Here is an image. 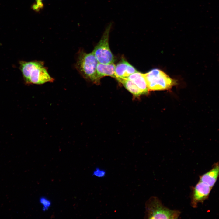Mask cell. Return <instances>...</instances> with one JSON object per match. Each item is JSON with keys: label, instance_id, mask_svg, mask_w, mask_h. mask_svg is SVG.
I'll list each match as a JSON object with an SVG mask.
<instances>
[{"label": "cell", "instance_id": "6da1fadb", "mask_svg": "<svg viewBox=\"0 0 219 219\" xmlns=\"http://www.w3.org/2000/svg\"><path fill=\"white\" fill-rule=\"evenodd\" d=\"M19 64L25 83L27 85H42L53 82L54 80L49 75L42 61H20Z\"/></svg>", "mask_w": 219, "mask_h": 219}, {"label": "cell", "instance_id": "7a4b0ae2", "mask_svg": "<svg viewBox=\"0 0 219 219\" xmlns=\"http://www.w3.org/2000/svg\"><path fill=\"white\" fill-rule=\"evenodd\" d=\"M98 63L92 52L87 53L81 50L78 54L75 67L84 78L98 85L100 82L96 73Z\"/></svg>", "mask_w": 219, "mask_h": 219}, {"label": "cell", "instance_id": "3957f363", "mask_svg": "<svg viewBox=\"0 0 219 219\" xmlns=\"http://www.w3.org/2000/svg\"><path fill=\"white\" fill-rule=\"evenodd\" d=\"M146 217L148 219H177L180 212L165 206L157 197L152 196L146 204Z\"/></svg>", "mask_w": 219, "mask_h": 219}, {"label": "cell", "instance_id": "277c9868", "mask_svg": "<svg viewBox=\"0 0 219 219\" xmlns=\"http://www.w3.org/2000/svg\"><path fill=\"white\" fill-rule=\"evenodd\" d=\"M113 26V22L107 24L100 40L92 52L99 63L109 64L114 61V57L109 44V33Z\"/></svg>", "mask_w": 219, "mask_h": 219}, {"label": "cell", "instance_id": "5b68a950", "mask_svg": "<svg viewBox=\"0 0 219 219\" xmlns=\"http://www.w3.org/2000/svg\"><path fill=\"white\" fill-rule=\"evenodd\" d=\"M144 75L149 91L168 90L176 84V80L159 69H153Z\"/></svg>", "mask_w": 219, "mask_h": 219}, {"label": "cell", "instance_id": "8992f818", "mask_svg": "<svg viewBox=\"0 0 219 219\" xmlns=\"http://www.w3.org/2000/svg\"><path fill=\"white\" fill-rule=\"evenodd\" d=\"M212 188L206 183L199 181L193 188L191 204L195 208L199 203H202L208 197Z\"/></svg>", "mask_w": 219, "mask_h": 219}, {"label": "cell", "instance_id": "52a82bcc", "mask_svg": "<svg viewBox=\"0 0 219 219\" xmlns=\"http://www.w3.org/2000/svg\"><path fill=\"white\" fill-rule=\"evenodd\" d=\"M137 71L132 65L124 59H122L116 65V79H127L130 75Z\"/></svg>", "mask_w": 219, "mask_h": 219}, {"label": "cell", "instance_id": "ba28073f", "mask_svg": "<svg viewBox=\"0 0 219 219\" xmlns=\"http://www.w3.org/2000/svg\"><path fill=\"white\" fill-rule=\"evenodd\" d=\"M219 176V163L214 165L209 171L200 176L199 181L204 182L212 188Z\"/></svg>", "mask_w": 219, "mask_h": 219}, {"label": "cell", "instance_id": "9c48e42d", "mask_svg": "<svg viewBox=\"0 0 219 219\" xmlns=\"http://www.w3.org/2000/svg\"><path fill=\"white\" fill-rule=\"evenodd\" d=\"M116 65L113 63L104 64L98 63L96 68L98 78L100 79L105 76H109L116 79L115 74Z\"/></svg>", "mask_w": 219, "mask_h": 219}, {"label": "cell", "instance_id": "30bf717a", "mask_svg": "<svg viewBox=\"0 0 219 219\" xmlns=\"http://www.w3.org/2000/svg\"><path fill=\"white\" fill-rule=\"evenodd\" d=\"M127 79L132 81L143 95H146L148 93L149 90L144 74L137 71L130 75Z\"/></svg>", "mask_w": 219, "mask_h": 219}, {"label": "cell", "instance_id": "8fae6325", "mask_svg": "<svg viewBox=\"0 0 219 219\" xmlns=\"http://www.w3.org/2000/svg\"><path fill=\"white\" fill-rule=\"evenodd\" d=\"M116 79L120 82L124 87L134 96L138 97L143 95L141 90L132 81L127 78H117Z\"/></svg>", "mask_w": 219, "mask_h": 219}, {"label": "cell", "instance_id": "7c38bea8", "mask_svg": "<svg viewBox=\"0 0 219 219\" xmlns=\"http://www.w3.org/2000/svg\"><path fill=\"white\" fill-rule=\"evenodd\" d=\"M39 202L42 207L43 211L48 210L51 205V202L50 200L45 197L42 196L40 198Z\"/></svg>", "mask_w": 219, "mask_h": 219}, {"label": "cell", "instance_id": "4fadbf2b", "mask_svg": "<svg viewBox=\"0 0 219 219\" xmlns=\"http://www.w3.org/2000/svg\"><path fill=\"white\" fill-rule=\"evenodd\" d=\"M106 174L105 170L97 167L93 171L92 175L97 178H102L105 176Z\"/></svg>", "mask_w": 219, "mask_h": 219}, {"label": "cell", "instance_id": "5bb4252c", "mask_svg": "<svg viewBox=\"0 0 219 219\" xmlns=\"http://www.w3.org/2000/svg\"><path fill=\"white\" fill-rule=\"evenodd\" d=\"M43 0H36V3L33 5V8L35 10H38L42 7L41 1Z\"/></svg>", "mask_w": 219, "mask_h": 219}]
</instances>
